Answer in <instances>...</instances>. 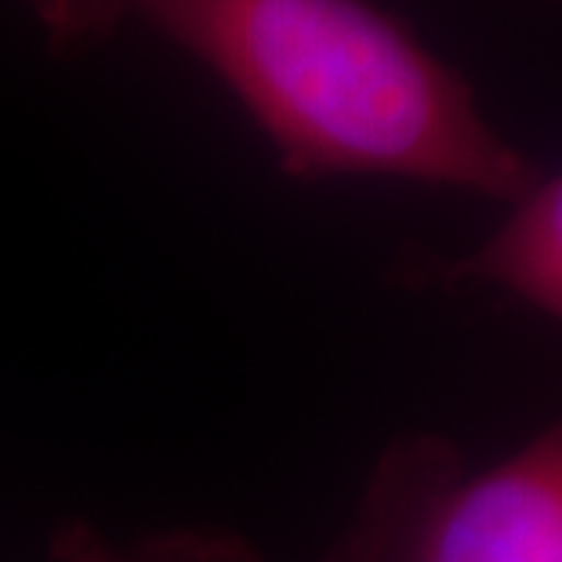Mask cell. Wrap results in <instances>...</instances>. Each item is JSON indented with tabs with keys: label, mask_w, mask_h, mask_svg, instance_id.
Wrapping results in <instances>:
<instances>
[{
	"label": "cell",
	"mask_w": 562,
	"mask_h": 562,
	"mask_svg": "<svg viewBox=\"0 0 562 562\" xmlns=\"http://www.w3.org/2000/svg\"><path fill=\"white\" fill-rule=\"evenodd\" d=\"M55 44L138 22L240 102L283 175L400 178L501 207L544 171L475 88L370 0H30Z\"/></svg>",
	"instance_id": "cell-1"
},
{
	"label": "cell",
	"mask_w": 562,
	"mask_h": 562,
	"mask_svg": "<svg viewBox=\"0 0 562 562\" xmlns=\"http://www.w3.org/2000/svg\"><path fill=\"white\" fill-rule=\"evenodd\" d=\"M323 562H562V414L494 464L392 442Z\"/></svg>",
	"instance_id": "cell-2"
},
{
	"label": "cell",
	"mask_w": 562,
	"mask_h": 562,
	"mask_svg": "<svg viewBox=\"0 0 562 562\" xmlns=\"http://www.w3.org/2000/svg\"><path fill=\"white\" fill-rule=\"evenodd\" d=\"M406 280L425 286L497 291L562 323V171L541 175L508 203L497 229L458 258H422Z\"/></svg>",
	"instance_id": "cell-3"
},
{
	"label": "cell",
	"mask_w": 562,
	"mask_h": 562,
	"mask_svg": "<svg viewBox=\"0 0 562 562\" xmlns=\"http://www.w3.org/2000/svg\"><path fill=\"white\" fill-rule=\"evenodd\" d=\"M52 562H266L229 530H160L116 541L88 519H69L52 537Z\"/></svg>",
	"instance_id": "cell-4"
}]
</instances>
